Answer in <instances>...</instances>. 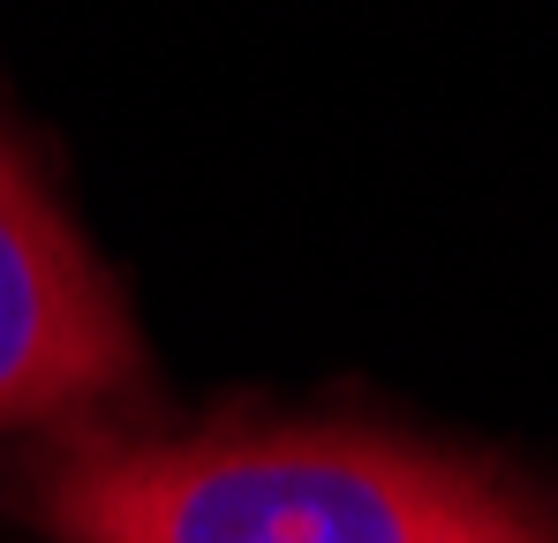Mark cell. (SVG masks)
<instances>
[{
  "label": "cell",
  "mask_w": 558,
  "mask_h": 543,
  "mask_svg": "<svg viewBox=\"0 0 558 543\" xmlns=\"http://www.w3.org/2000/svg\"><path fill=\"white\" fill-rule=\"evenodd\" d=\"M144 348L92 250L0 136V431L129 408Z\"/></svg>",
  "instance_id": "2"
},
{
  "label": "cell",
  "mask_w": 558,
  "mask_h": 543,
  "mask_svg": "<svg viewBox=\"0 0 558 543\" xmlns=\"http://www.w3.org/2000/svg\"><path fill=\"white\" fill-rule=\"evenodd\" d=\"M61 543H558L513 475L340 423H92L31 468Z\"/></svg>",
  "instance_id": "1"
}]
</instances>
